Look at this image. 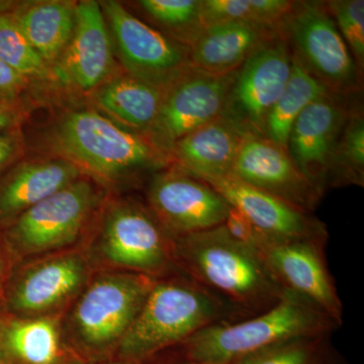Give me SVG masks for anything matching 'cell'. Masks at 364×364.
Listing matches in <instances>:
<instances>
[{"instance_id":"6da1fadb","label":"cell","mask_w":364,"mask_h":364,"mask_svg":"<svg viewBox=\"0 0 364 364\" xmlns=\"http://www.w3.org/2000/svg\"><path fill=\"white\" fill-rule=\"evenodd\" d=\"M178 272L219 294L247 317L279 303L287 291L257 249L232 236L223 226L172 237Z\"/></svg>"},{"instance_id":"7a4b0ae2","label":"cell","mask_w":364,"mask_h":364,"mask_svg":"<svg viewBox=\"0 0 364 364\" xmlns=\"http://www.w3.org/2000/svg\"><path fill=\"white\" fill-rule=\"evenodd\" d=\"M247 318L181 272L155 280L140 312L117 347L119 359L140 364L182 344L208 326Z\"/></svg>"},{"instance_id":"3957f363","label":"cell","mask_w":364,"mask_h":364,"mask_svg":"<svg viewBox=\"0 0 364 364\" xmlns=\"http://www.w3.org/2000/svg\"><path fill=\"white\" fill-rule=\"evenodd\" d=\"M58 157L102 181H117L144 172L168 168L149 141L95 109L64 114L49 133Z\"/></svg>"},{"instance_id":"277c9868","label":"cell","mask_w":364,"mask_h":364,"mask_svg":"<svg viewBox=\"0 0 364 364\" xmlns=\"http://www.w3.org/2000/svg\"><path fill=\"white\" fill-rule=\"evenodd\" d=\"M340 326L308 299L287 291L264 312L208 326L182 345L191 363L231 364L277 342L330 335Z\"/></svg>"},{"instance_id":"5b68a950","label":"cell","mask_w":364,"mask_h":364,"mask_svg":"<svg viewBox=\"0 0 364 364\" xmlns=\"http://www.w3.org/2000/svg\"><path fill=\"white\" fill-rule=\"evenodd\" d=\"M156 279L109 269L91 277L72 303L62 336L79 349L104 354L117 349L140 312Z\"/></svg>"},{"instance_id":"8992f818","label":"cell","mask_w":364,"mask_h":364,"mask_svg":"<svg viewBox=\"0 0 364 364\" xmlns=\"http://www.w3.org/2000/svg\"><path fill=\"white\" fill-rule=\"evenodd\" d=\"M90 259L112 269L161 279L178 272L172 253V237L149 208L130 200L112 203L104 212Z\"/></svg>"},{"instance_id":"52a82bcc","label":"cell","mask_w":364,"mask_h":364,"mask_svg":"<svg viewBox=\"0 0 364 364\" xmlns=\"http://www.w3.org/2000/svg\"><path fill=\"white\" fill-rule=\"evenodd\" d=\"M280 31L293 57L330 92L352 97L361 76L326 1H294Z\"/></svg>"},{"instance_id":"ba28073f","label":"cell","mask_w":364,"mask_h":364,"mask_svg":"<svg viewBox=\"0 0 364 364\" xmlns=\"http://www.w3.org/2000/svg\"><path fill=\"white\" fill-rule=\"evenodd\" d=\"M100 200L97 186L80 177L11 222L9 247L21 258L68 250L82 236Z\"/></svg>"},{"instance_id":"9c48e42d","label":"cell","mask_w":364,"mask_h":364,"mask_svg":"<svg viewBox=\"0 0 364 364\" xmlns=\"http://www.w3.org/2000/svg\"><path fill=\"white\" fill-rule=\"evenodd\" d=\"M124 72L163 90L191 68L189 48L144 23L117 1L100 2Z\"/></svg>"},{"instance_id":"30bf717a","label":"cell","mask_w":364,"mask_h":364,"mask_svg":"<svg viewBox=\"0 0 364 364\" xmlns=\"http://www.w3.org/2000/svg\"><path fill=\"white\" fill-rule=\"evenodd\" d=\"M291 64L293 53L280 31L237 69L222 116L246 135L263 136L265 121L284 90Z\"/></svg>"},{"instance_id":"8fae6325","label":"cell","mask_w":364,"mask_h":364,"mask_svg":"<svg viewBox=\"0 0 364 364\" xmlns=\"http://www.w3.org/2000/svg\"><path fill=\"white\" fill-rule=\"evenodd\" d=\"M92 277L86 252L68 249L37 257L16 275L7 296L16 318L53 317L73 303Z\"/></svg>"},{"instance_id":"7c38bea8","label":"cell","mask_w":364,"mask_h":364,"mask_svg":"<svg viewBox=\"0 0 364 364\" xmlns=\"http://www.w3.org/2000/svg\"><path fill=\"white\" fill-rule=\"evenodd\" d=\"M236 71L214 75L191 67L164 91L157 116L144 136L167 160L181 139L221 116Z\"/></svg>"},{"instance_id":"4fadbf2b","label":"cell","mask_w":364,"mask_h":364,"mask_svg":"<svg viewBox=\"0 0 364 364\" xmlns=\"http://www.w3.org/2000/svg\"><path fill=\"white\" fill-rule=\"evenodd\" d=\"M147 200L148 208L171 237L221 226L232 207L210 184L170 168L153 177Z\"/></svg>"},{"instance_id":"5bb4252c","label":"cell","mask_w":364,"mask_h":364,"mask_svg":"<svg viewBox=\"0 0 364 364\" xmlns=\"http://www.w3.org/2000/svg\"><path fill=\"white\" fill-rule=\"evenodd\" d=\"M328 92L299 114L289 132L287 152L299 171L323 196L331 188L333 161L352 105Z\"/></svg>"},{"instance_id":"9a60e30c","label":"cell","mask_w":364,"mask_h":364,"mask_svg":"<svg viewBox=\"0 0 364 364\" xmlns=\"http://www.w3.org/2000/svg\"><path fill=\"white\" fill-rule=\"evenodd\" d=\"M326 245L316 241L272 242L263 238L256 249L286 291L308 299L342 325L343 305L328 269Z\"/></svg>"},{"instance_id":"2e32d148","label":"cell","mask_w":364,"mask_h":364,"mask_svg":"<svg viewBox=\"0 0 364 364\" xmlns=\"http://www.w3.org/2000/svg\"><path fill=\"white\" fill-rule=\"evenodd\" d=\"M230 176L308 214L324 196L299 171L286 149L262 136H244Z\"/></svg>"},{"instance_id":"e0dca14e","label":"cell","mask_w":364,"mask_h":364,"mask_svg":"<svg viewBox=\"0 0 364 364\" xmlns=\"http://www.w3.org/2000/svg\"><path fill=\"white\" fill-rule=\"evenodd\" d=\"M112 67L114 48L100 2H78L73 33L51 68L53 79L72 90L92 92L111 77Z\"/></svg>"},{"instance_id":"ac0fdd59","label":"cell","mask_w":364,"mask_h":364,"mask_svg":"<svg viewBox=\"0 0 364 364\" xmlns=\"http://www.w3.org/2000/svg\"><path fill=\"white\" fill-rule=\"evenodd\" d=\"M236 208L264 238L272 242L316 241L328 243L324 223L274 196L228 176L203 181Z\"/></svg>"},{"instance_id":"d6986e66","label":"cell","mask_w":364,"mask_h":364,"mask_svg":"<svg viewBox=\"0 0 364 364\" xmlns=\"http://www.w3.org/2000/svg\"><path fill=\"white\" fill-rule=\"evenodd\" d=\"M245 135L221 114L173 146L168 168L202 181L230 176Z\"/></svg>"},{"instance_id":"ffe728a7","label":"cell","mask_w":364,"mask_h":364,"mask_svg":"<svg viewBox=\"0 0 364 364\" xmlns=\"http://www.w3.org/2000/svg\"><path fill=\"white\" fill-rule=\"evenodd\" d=\"M81 174L75 165L58 156L20 163L0 181V222H13Z\"/></svg>"},{"instance_id":"44dd1931","label":"cell","mask_w":364,"mask_h":364,"mask_svg":"<svg viewBox=\"0 0 364 364\" xmlns=\"http://www.w3.org/2000/svg\"><path fill=\"white\" fill-rule=\"evenodd\" d=\"M280 33V26L224 23L207 26L189 48L196 70L223 75L239 68L258 48Z\"/></svg>"},{"instance_id":"7402d4cb","label":"cell","mask_w":364,"mask_h":364,"mask_svg":"<svg viewBox=\"0 0 364 364\" xmlns=\"http://www.w3.org/2000/svg\"><path fill=\"white\" fill-rule=\"evenodd\" d=\"M164 91L124 72L91 93L95 107L112 121L144 136L157 116Z\"/></svg>"},{"instance_id":"603a6c76","label":"cell","mask_w":364,"mask_h":364,"mask_svg":"<svg viewBox=\"0 0 364 364\" xmlns=\"http://www.w3.org/2000/svg\"><path fill=\"white\" fill-rule=\"evenodd\" d=\"M76 4L39 1L11 9L26 40L50 68L65 50L75 25Z\"/></svg>"},{"instance_id":"cb8c5ba5","label":"cell","mask_w":364,"mask_h":364,"mask_svg":"<svg viewBox=\"0 0 364 364\" xmlns=\"http://www.w3.org/2000/svg\"><path fill=\"white\" fill-rule=\"evenodd\" d=\"M61 321L53 317L4 321L2 345L6 360L18 364H56L62 353Z\"/></svg>"},{"instance_id":"d4e9b609","label":"cell","mask_w":364,"mask_h":364,"mask_svg":"<svg viewBox=\"0 0 364 364\" xmlns=\"http://www.w3.org/2000/svg\"><path fill=\"white\" fill-rule=\"evenodd\" d=\"M330 92L293 57L291 75L265 121L263 136L287 150L291 127L306 107Z\"/></svg>"},{"instance_id":"484cf974","label":"cell","mask_w":364,"mask_h":364,"mask_svg":"<svg viewBox=\"0 0 364 364\" xmlns=\"http://www.w3.org/2000/svg\"><path fill=\"white\" fill-rule=\"evenodd\" d=\"M141 11L162 33L191 48L202 35V0H141Z\"/></svg>"},{"instance_id":"4316f807","label":"cell","mask_w":364,"mask_h":364,"mask_svg":"<svg viewBox=\"0 0 364 364\" xmlns=\"http://www.w3.org/2000/svg\"><path fill=\"white\" fill-rule=\"evenodd\" d=\"M289 0H202L203 26L244 23L280 26L294 6Z\"/></svg>"},{"instance_id":"83f0119b","label":"cell","mask_w":364,"mask_h":364,"mask_svg":"<svg viewBox=\"0 0 364 364\" xmlns=\"http://www.w3.org/2000/svg\"><path fill=\"white\" fill-rule=\"evenodd\" d=\"M364 117L352 107L340 136L333 161L331 188L363 186Z\"/></svg>"},{"instance_id":"f1b7e54d","label":"cell","mask_w":364,"mask_h":364,"mask_svg":"<svg viewBox=\"0 0 364 364\" xmlns=\"http://www.w3.org/2000/svg\"><path fill=\"white\" fill-rule=\"evenodd\" d=\"M11 11L0 16V60L28 80L53 79L51 68L26 40Z\"/></svg>"},{"instance_id":"f546056e","label":"cell","mask_w":364,"mask_h":364,"mask_svg":"<svg viewBox=\"0 0 364 364\" xmlns=\"http://www.w3.org/2000/svg\"><path fill=\"white\" fill-rule=\"evenodd\" d=\"M329 335L298 337L252 352L231 364H314Z\"/></svg>"},{"instance_id":"4dcf8cb0","label":"cell","mask_w":364,"mask_h":364,"mask_svg":"<svg viewBox=\"0 0 364 364\" xmlns=\"http://www.w3.org/2000/svg\"><path fill=\"white\" fill-rule=\"evenodd\" d=\"M328 11L346 43L359 71L364 67V1L363 0H330Z\"/></svg>"},{"instance_id":"1f68e13d","label":"cell","mask_w":364,"mask_h":364,"mask_svg":"<svg viewBox=\"0 0 364 364\" xmlns=\"http://www.w3.org/2000/svg\"><path fill=\"white\" fill-rule=\"evenodd\" d=\"M28 81L0 60V105H16Z\"/></svg>"},{"instance_id":"d6a6232c","label":"cell","mask_w":364,"mask_h":364,"mask_svg":"<svg viewBox=\"0 0 364 364\" xmlns=\"http://www.w3.org/2000/svg\"><path fill=\"white\" fill-rule=\"evenodd\" d=\"M23 150V139L16 128L0 133V173L11 166Z\"/></svg>"},{"instance_id":"836d02e7","label":"cell","mask_w":364,"mask_h":364,"mask_svg":"<svg viewBox=\"0 0 364 364\" xmlns=\"http://www.w3.org/2000/svg\"><path fill=\"white\" fill-rule=\"evenodd\" d=\"M21 112L16 105H0V133L16 128Z\"/></svg>"},{"instance_id":"e575fe53","label":"cell","mask_w":364,"mask_h":364,"mask_svg":"<svg viewBox=\"0 0 364 364\" xmlns=\"http://www.w3.org/2000/svg\"><path fill=\"white\" fill-rule=\"evenodd\" d=\"M4 275H6V258H4V247H2L1 239H0V296L4 287Z\"/></svg>"},{"instance_id":"d590c367","label":"cell","mask_w":364,"mask_h":364,"mask_svg":"<svg viewBox=\"0 0 364 364\" xmlns=\"http://www.w3.org/2000/svg\"><path fill=\"white\" fill-rule=\"evenodd\" d=\"M14 4V2L11 1H0V16L11 11L16 6V4Z\"/></svg>"},{"instance_id":"8d00e7d4","label":"cell","mask_w":364,"mask_h":364,"mask_svg":"<svg viewBox=\"0 0 364 364\" xmlns=\"http://www.w3.org/2000/svg\"><path fill=\"white\" fill-rule=\"evenodd\" d=\"M2 324H4V320H0V364H6V356H4V345H2Z\"/></svg>"},{"instance_id":"74e56055","label":"cell","mask_w":364,"mask_h":364,"mask_svg":"<svg viewBox=\"0 0 364 364\" xmlns=\"http://www.w3.org/2000/svg\"><path fill=\"white\" fill-rule=\"evenodd\" d=\"M100 364H136L130 363V361L122 360V359H117V360L109 361V363H105Z\"/></svg>"},{"instance_id":"f35d334b","label":"cell","mask_w":364,"mask_h":364,"mask_svg":"<svg viewBox=\"0 0 364 364\" xmlns=\"http://www.w3.org/2000/svg\"><path fill=\"white\" fill-rule=\"evenodd\" d=\"M166 364H196L193 363H191V361L188 360V359H184V360L182 361H176V363H166Z\"/></svg>"},{"instance_id":"ab89813d","label":"cell","mask_w":364,"mask_h":364,"mask_svg":"<svg viewBox=\"0 0 364 364\" xmlns=\"http://www.w3.org/2000/svg\"><path fill=\"white\" fill-rule=\"evenodd\" d=\"M323 351H324V349H323ZM323 351L321 352L320 355H318V358H317V360L314 363V364H327V363H323L322 359H321V356H322Z\"/></svg>"}]
</instances>
